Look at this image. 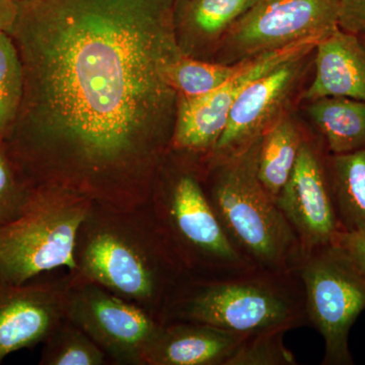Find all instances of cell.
Returning <instances> with one entry per match:
<instances>
[{"instance_id":"6da1fadb","label":"cell","mask_w":365,"mask_h":365,"mask_svg":"<svg viewBox=\"0 0 365 365\" xmlns=\"http://www.w3.org/2000/svg\"><path fill=\"white\" fill-rule=\"evenodd\" d=\"M177 1H18L24 93L2 143L33 188L148 202L176 121Z\"/></svg>"},{"instance_id":"7a4b0ae2","label":"cell","mask_w":365,"mask_h":365,"mask_svg":"<svg viewBox=\"0 0 365 365\" xmlns=\"http://www.w3.org/2000/svg\"><path fill=\"white\" fill-rule=\"evenodd\" d=\"M74 258V273L160 321L168 302L188 279L150 200L130 209L91 202L78 228Z\"/></svg>"},{"instance_id":"3957f363","label":"cell","mask_w":365,"mask_h":365,"mask_svg":"<svg viewBox=\"0 0 365 365\" xmlns=\"http://www.w3.org/2000/svg\"><path fill=\"white\" fill-rule=\"evenodd\" d=\"M203 169L204 157L170 150L148 199L188 279H223L259 269L223 230L204 189Z\"/></svg>"},{"instance_id":"277c9868","label":"cell","mask_w":365,"mask_h":365,"mask_svg":"<svg viewBox=\"0 0 365 365\" xmlns=\"http://www.w3.org/2000/svg\"><path fill=\"white\" fill-rule=\"evenodd\" d=\"M260 143L261 137L222 160L204 158V189L230 241L255 267L294 272L302 261V247L259 179Z\"/></svg>"},{"instance_id":"5b68a950","label":"cell","mask_w":365,"mask_h":365,"mask_svg":"<svg viewBox=\"0 0 365 365\" xmlns=\"http://www.w3.org/2000/svg\"><path fill=\"white\" fill-rule=\"evenodd\" d=\"M160 321L196 322L237 333L309 325L299 273L255 269L215 280L186 279L163 309Z\"/></svg>"},{"instance_id":"8992f818","label":"cell","mask_w":365,"mask_h":365,"mask_svg":"<svg viewBox=\"0 0 365 365\" xmlns=\"http://www.w3.org/2000/svg\"><path fill=\"white\" fill-rule=\"evenodd\" d=\"M93 201L59 188H36L28 209L0 227V280L23 284L76 270V237Z\"/></svg>"},{"instance_id":"52a82bcc","label":"cell","mask_w":365,"mask_h":365,"mask_svg":"<svg viewBox=\"0 0 365 365\" xmlns=\"http://www.w3.org/2000/svg\"><path fill=\"white\" fill-rule=\"evenodd\" d=\"M297 273L307 321L325 344L323 365H352L349 334L365 309V271L330 244L302 255Z\"/></svg>"},{"instance_id":"ba28073f","label":"cell","mask_w":365,"mask_h":365,"mask_svg":"<svg viewBox=\"0 0 365 365\" xmlns=\"http://www.w3.org/2000/svg\"><path fill=\"white\" fill-rule=\"evenodd\" d=\"M340 0H257L216 48L211 61L237 64L339 29Z\"/></svg>"},{"instance_id":"9c48e42d","label":"cell","mask_w":365,"mask_h":365,"mask_svg":"<svg viewBox=\"0 0 365 365\" xmlns=\"http://www.w3.org/2000/svg\"><path fill=\"white\" fill-rule=\"evenodd\" d=\"M68 273L66 318L90 336L110 364L143 365L162 322L107 288Z\"/></svg>"},{"instance_id":"30bf717a","label":"cell","mask_w":365,"mask_h":365,"mask_svg":"<svg viewBox=\"0 0 365 365\" xmlns=\"http://www.w3.org/2000/svg\"><path fill=\"white\" fill-rule=\"evenodd\" d=\"M319 41H299L245 60L237 73L206 95L196 98L178 96L170 150L207 157L225 130L232 105L245 88L290 60L307 56Z\"/></svg>"},{"instance_id":"8fae6325","label":"cell","mask_w":365,"mask_h":365,"mask_svg":"<svg viewBox=\"0 0 365 365\" xmlns=\"http://www.w3.org/2000/svg\"><path fill=\"white\" fill-rule=\"evenodd\" d=\"M323 140L307 136L275 201L294 228L302 255L332 244L341 227L334 206Z\"/></svg>"},{"instance_id":"7c38bea8","label":"cell","mask_w":365,"mask_h":365,"mask_svg":"<svg viewBox=\"0 0 365 365\" xmlns=\"http://www.w3.org/2000/svg\"><path fill=\"white\" fill-rule=\"evenodd\" d=\"M69 273L23 284L0 280V364L11 353L42 344L66 319Z\"/></svg>"},{"instance_id":"4fadbf2b","label":"cell","mask_w":365,"mask_h":365,"mask_svg":"<svg viewBox=\"0 0 365 365\" xmlns=\"http://www.w3.org/2000/svg\"><path fill=\"white\" fill-rule=\"evenodd\" d=\"M304 57L290 60L245 88L230 109L225 130L206 158L222 160L246 150L285 113V106L302 74Z\"/></svg>"},{"instance_id":"5bb4252c","label":"cell","mask_w":365,"mask_h":365,"mask_svg":"<svg viewBox=\"0 0 365 365\" xmlns=\"http://www.w3.org/2000/svg\"><path fill=\"white\" fill-rule=\"evenodd\" d=\"M246 335L196 322L163 324L143 365H227Z\"/></svg>"},{"instance_id":"9a60e30c","label":"cell","mask_w":365,"mask_h":365,"mask_svg":"<svg viewBox=\"0 0 365 365\" xmlns=\"http://www.w3.org/2000/svg\"><path fill=\"white\" fill-rule=\"evenodd\" d=\"M316 73L302 98L309 102L341 97L365 102V44L356 34L338 29L319 41Z\"/></svg>"},{"instance_id":"2e32d148","label":"cell","mask_w":365,"mask_h":365,"mask_svg":"<svg viewBox=\"0 0 365 365\" xmlns=\"http://www.w3.org/2000/svg\"><path fill=\"white\" fill-rule=\"evenodd\" d=\"M256 1L178 0L175 26L182 54L211 61L223 36Z\"/></svg>"},{"instance_id":"e0dca14e","label":"cell","mask_w":365,"mask_h":365,"mask_svg":"<svg viewBox=\"0 0 365 365\" xmlns=\"http://www.w3.org/2000/svg\"><path fill=\"white\" fill-rule=\"evenodd\" d=\"M307 112L330 155L365 146V102L341 97L312 101Z\"/></svg>"},{"instance_id":"ac0fdd59","label":"cell","mask_w":365,"mask_h":365,"mask_svg":"<svg viewBox=\"0 0 365 365\" xmlns=\"http://www.w3.org/2000/svg\"><path fill=\"white\" fill-rule=\"evenodd\" d=\"M307 135L287 113L262 134L258 155V177L275 200L294 170Z\"/></svg>"},{"instance_id":"d6986e66","label":"cell","mask_w":365,"mask_h":365,"mask_svg":"<svg viewBox=\"0 0 365 365\" xmlns=\"http://www.w3.org/2000/svg\"><path fill=\"white\" fill-rule=\"evenodd\" d=\"M334 206L341 230L365 227V146L327 157Z\"/></svg>"},{"instance_id":"ffe728a7","label":"cell","mask_w":365,"mask_h":365,"mask_svg":"<svg viewBox=\"0 0 365 365\" xmlns=\"http://www.w3.org/2000/svg\"><path fill=\"white\" fill-rule=\"evenodd\" d=\"M40 365H105L110 360L90 336L66 318L42 343Z\"/></svg>"},{"instance_id":"44dd1931","label":"cell","mask_w":365,"mask_h":365,"mask_svg":"<svg viewBox=\"0 0 365 365\" xmlns=\"http://www.w3.org/2000/svg\"><path fill=\"white\" fill-rule=\"evenodd\" d=\"M241 66L242 62L223 64L182 55L172 67L170 81L178 96L200 97L220 88L237 73Z\"/></svg>"},{"instance_id":"7402d4cb","label":"cell","mask_w":365,"mask_h":365,"mask_svg":"<svg viewBox=\"0 0 365 365\" xmlns=\"http://www.w3.org/2000/svg\"><path fill=\"white\" fill-rule=\"evenodd\" d=\"M24 93V69L11 34L0 31V140L11 129Z\"/></svg>"},{"instance_id":"603a6c76","label":"cell","mask_w":365,"mask_h":365,"mask_svg":"<svg viewBox=\"0 0 365 365\" xmlns=\"http://www.w3.org/2000/svg\"><path fill=\"white\" fill-rule=\"evenodd\" d=\"M287 331H258L245 336L227 365H297L294 353L284 344Z\"/></svg>"},{"instance_id":"cb8c5ba5","label":"cell","mask_w":365,"mask_h":365,"mask_svg":"<svg viewBox=\"0 0 365 365\" xmlns=\"http://www.w3.org/2000/svg\"><path fill=\"white\" fill-rule=\"evenodd\" d=\"M35 190L21 176L6 146L0 140V227L25 213Z\"/></svg>"},{"instance_id":"d4e9b609","label":"cell","mask_w":365,"mask_h":365,"mask_svg":"<svg viewBox=\"0 0 365 365\" xmlns=\"http://www.w3.org/2000/svg\"><path fill=\"white\" fill-rule=\"evenodd\" d=\"M332 244L365 271V227L351 230H341L334 237Z\"/></svg>"},{"instance_id":"484cf974","label":"cell","mask_w":365,"mask_h":365,"mask_svg":"<svg viewBox=\"0 0 365 365\" xmlns=\"http://www.w3.org/2000/svg\"><path fill=\"white\" fill-rule=\"evenodd\" d=\"M339 28L356 35L365 33V0H340Z\"/></svg>"},{"instance_id":"4316f807","label":"cell","mask_w":365,"mask_h":365,"mask_svg":"<svg viewBox=\"0 0 365 365\" xmlns=\"http://www.w3.org/2000/svg\"><path fill=\"white\" fill-rule=\"evenodd\" d=\"M19 4L16 0H0V31L9 33L16 23Z\"/></svg>"},{"instance_id":"83f0119b","label":"cell","mask_w":365,"mask_h":365,"mask_svg":"<svg viewBox=\"0 0 365 365\" xmlns=\"http://www.w3.org/2000/svg\"><path fill=\"white\" fill-rule=\"evenodd\" d=\"M359 37H360V39H361V40H362V42H364V44H365V33H364V34H360V35H359Z\"/></svg>"},{"instance_id":"f1b7e54d","label":"cell","mask_w":365,"mask_h":365,"mask_svg":"<svg viewBox=\"0 0 365 365\" xmlns=\"http://www.w3.org/2000/svg\"><path fill=\"white\" fill-rule=\"evenodd\" d=\"M16 1H21V0H16Z\"/></svg>"}]
</instances>
